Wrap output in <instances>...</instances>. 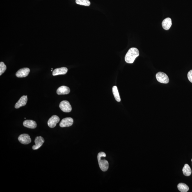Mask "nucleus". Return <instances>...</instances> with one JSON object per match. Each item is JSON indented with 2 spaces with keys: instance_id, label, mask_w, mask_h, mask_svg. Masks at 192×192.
Listing matches in <instances>:
<instances>
[{
  "instance_id": "5",
  "label": "nucleus",
  "mask_w": 192,
  "mask_h": 192,
  "mask_svg": "<svg viewBox=\"0 0 192 192\" xmlns=\"http://www.w3.org/2000/svg\"><path fill=\"white\" fill-rule=\"evenodd\" d=\"M18 139L21 143L24 145H28L31 142L29 135L27 134H23L20 135Z\"/></svg>"
},
{
  "instance_id": "15",
  "label": "nucleus",
  "mask_w": 192,
  "mask_h": 192,
  "mask_svg": "<svg viewBox=\"0 0 192 192\" xmlns=\"http://www.w3.org/2000/svg\"><path fill=\"white\" fill-rule=\"evenodd\" d=\"M183 172L184 175L186 176H189L191 174V170L189 165L185 164L183 169Z\"/></svg>"
},
{
  "instance_id": "14",
  "label": "nucleus",
  "mask_w": 192,
  "mask_h": 192,
  "mask_svg": "<svg viewBox=\"0 0 192 192\" xmlns=\"http://www.w3.org/2000/svg\"><path fill=\"white\" fill-rule=\"evenodd\" d=\"M172 25V21L171 19L169 17L164 20L162 23V26L165 30H168L170 29Z\"/></svg>"
},
{
  "instance_id": "6",
  "label": "nucleus",
  "mask_w": 192,
  "mask_h": 192,
  "mask_svg": "<svg viewBox=\"0 0 192 192\" xmlns=\"http://www.w3.org/2000/svg\"><path fill=\"white\" fill-rule=\"evenodd\" d=\"M73 123V120L71 117H66L61 120L60 126L61 127H70Z\"/></svg>"
},
{
  "instance_id": "4",
  "label": "nucleus",
  "mask_w": 192,
  "mask_h": 192,
  "mask_svg": "<svg viewBox=\"0 0 192 192\" xmlns=\"http://www.w3.org/2000/svg\"><path fill=\"white\" fill-rule=\"evenodd\" d=\"M59 107L62 111L65 113H69L72 111V106L68 101L64 100L61 101L60 103Z\"/></svg>"
},
{
  "instance_id": "2",
  "label": "nucleus",
  "mask_w": 192,
  "mask_h": 192,
  "mask_svg": "<svg viewBox=\"0 0 192 192\" xmlns=\"http://www.w3.org/2000/svg\"><path fill=\"white\" fill-rule=\"evenodd\" d=\"M106 154L104 152H100L97 155V160L100 168L103 172H106L107 171L109 167V164L106 160L101 159L102 157H105Z\"/></svg>"
},
{
  "instance_id": "11",
  "label": "nucleus",
  "mask_w": 192,
  "mask_h": 192,
  "mask_svg": "<svg viewBox=\"0 0 192 192\" xmlns=\"http://www.w3.org/2000/svg\"><path fill=\"white\" fill-rule=\"evenodd\" d=\"M70 92V89L69 87L65 86L60 87L57 90V93L59 95L68 94Z\"/></svg>"
},
{
  "instance_id": "13",
  "label": "nucleus",
  "mask_w": 192,
  "mask_h": 192,
  "mask_svg": "<svg viewBox=\"0 0 192 192\" xmlns=\"http://www.w3.org/2000/svg\"><path fill=\"white\" fill-rule=\"evenodd\" d=\"M68 69L66 67H63L55 69L53 71L52 75L53 76L59 75H64L67 73Z\"/></svg>"
},
{
  "instance_id": "19",
  "label": "nucleus",
  "mask_w": 192,
  "mask_h": 192,
  "mask_svg": "<svg viewBox=\"0 0 192 192\" xmlns=\"http://www.w3.org/2000/svg\"><path fill=\"white\" fill-rule=\"evenodd\" d=\"M7 69V67L5 64L2 62L0 63V76H1L5 72Z\"/></svg>"
},
{
  "instance_id": "16",
  "label": "nucleus",
  "mask_w": 192,
  "mask_h": 192,
  "mask_svg": "<svg viewBox=\"0 0 192 192\" xmlns=\"http://www.w3.org/2000/svg\"><path fill=\"white\" fill-rule=\"evenodd\" d=\"M113 92L114 97L115 98L117 102H120L121 101V98L120 95L119 93L118 89L116 86H114L112 88Z\"/></svg>"
},
{
  "instance_id": "7",
  "label": "nucleus",
  "mask_w": 192,
  "mask_h": 192,
  "mask_svg": "<svg viewBox=\"0 0 192 192\" xmlns=\"http://www.w3.org/2000/svg\"><path fill=\"white\" fill-rule=\"evenodd\" d=\"M60 121V119L57 116L53 115L48 121L47 124L49 127L54 128Z\"/></svg>"
},
{
  "instance_id": "17",
  "label": "nucleus",
  "mask_w": 192,
  "mask_h": 192,
  "mask_svg": "<svg viewBox=\"0 0 192 192\" xmlns=\"http://www.w3.org/2000/svg\"><path fill=\"white\" fill-rule=\"evenodd\" d=\"M177 188L181 192H186L189 190V187L184 183H180L177 185Z\"/></svg>"
},
{
  "instance_id": "3",
  "label": "nucleus",
  "mask_w": 192,
  "mask_h": 192,
  "mask_svg": "<svg viewBox=\"0 0 192 192\" xmlns=\"http://www.w3.org/2000/svg\"><path fill=\"white\" fill-rule=\"evenodd\" d=\"M156 78L157 81L161 83L168 84L169 81L168 76L162 72L157 73L156 74Z\"/></svg>"
},
{
  "instance_id": "1",
  "label": "nucleus",
  "mask_w": 192,
  "mask_h": 192,
  "mask_svg": "<svg viewBox=\"0 0 192 192\" xmlns=\"http://www.w3.org/2000/svg\"><path fill=\"white\" fill-rule=\"evenodd\" d=\"M139 55V51L135 47L131 48L126 53L124 59L126 63H133Z\"/></svg>"
},
{
  "instance_id": "8",
  "label": "nucleus",
  "mask_w": 192,
  "mask_h": 192,
  "mask_svg": "<svg viewBox=\"0 0 192 192\" xmlns=\"http://www.w3.org/2000/svg\"><path fill=\"white\" fill-rule=\"evenodd\" d=\"M30 72V69L28 68H24L20 69L16 73V76L18 78L25 77L29 74Z\"/></svg>"
},
{
  "instance_id": "10",
  "label": "nucleus",
  "mask_w": 192,
  "mask_h": 192,
  "mask_svg": "<svg viewBox=\"0 0 192 192\" xmlns=\"http://www.w3.org/2000/svg\"><path fill=\"white\" fill-rule=\"evenodd\" d=\"M27 101V96H23L15 104V108H18L21 107L25 105Z\"/></svg>"
},
{
  "instance_id": "20",
  "label": "nucleus",
  "mask_w": 192,
  "mask_h": 192,
  "mask_svg": "<svg viewBox=\"0 0 192 192\" xmlns=\"http://www.w3.org/2000/svg\"><path fill=\"white\" fill-rule=\"evenodd\" d=\"M188 78L189 81L192 83V70L190 71L188 73Z\"/></svg>"
},
{
  "instance_id": "21",
  "label": "nucleus",
  "mask_w": 192,
  "mask_h": 192,
  "mask_svg": "<svg viewBox=\"0 0 192 192\" xmlns=\"http://www.w3.org/2000/svg\"><path fill=\"white\" fill-rule=\"evenodd\" d=\"M191 161H192V159H191Z\"/></svg>"
},
{
  "instance_id": "12",
  "label": "nucleus",
  "mask_w": 192,
  "mask_h": 192,
  "mask_svg": "<svg viewBox=\"0 0 192 192\" xmlns=\"http://www.w3.org/2000/svg\"><path fill=\"white\" fill-rule=\"evenodd\" d=\"M23 124L24 127L29 129H34L37 127L36 122L32 120H25Z\"/></svg>"
},
{
  "instance_id": "18",
  "label": "nucleus",
  "mask_w": 192,
  "mask_h": 192,
  "mask_svg": "<svg viewBox=\"0 0 192 192\" xmlns=\"http://www.w3.org/2000/svg\"><path fill=\"white\" fill-rule=\"evenodd\" d=\"M76 3L78 4L84 6H89L90 5V2L89 0H76Z\"/></svg>"
},
{
  "instance_id": "9",
  "label": "nucleus",
  "mask_w": 192,
  "mask_h": 192,
  "mask_svg": "<svg viewBox=\"0 0 192 192\" xmlns=\"http://www.w3.org/2000/svg\"><path fill=\"white\" fill-rule=\"evenodd\" d=\"M44 138L41 136L37 137L35 140V145L33 146V150H37L39 149L44 143Z\"/></svg>"
}]
</instances>
